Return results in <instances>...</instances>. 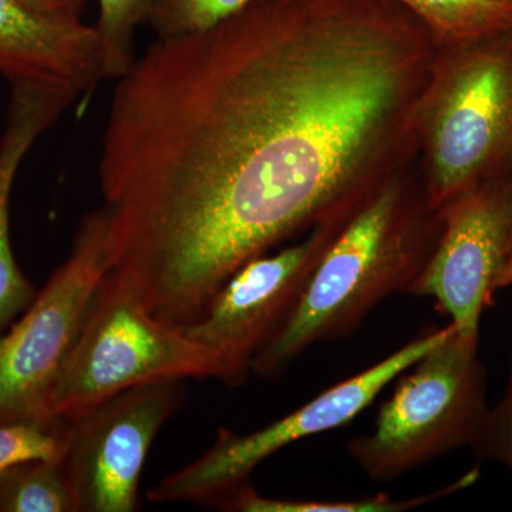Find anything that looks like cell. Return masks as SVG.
<instances>
[{"instance_id":"4fadbf2b","label":"cell","mask_w":512,"mask_h":512,"mask_svg":"<svg viewBox=\"0 0 512 512\" xmlns=\"http://www.w3.org/2000/svg\"><path fill=\"white\" fill-rule=\"evenodd\" d=\"M419 16L436 46L512 28V0H396Z\"/></svg>"},{"instance_id":"e0dca14e","label":"cell","mask_w":512,"mask_h":512,"mask_svg":"<svg viewBox=\"0 0 512 512\" xmlns=\"http://www.w3.org/2000/svg\"><path fill=\"white\" fill-rule=\"evenodd\" d=\"M99 32L104 53L106 79H119L134 62L133 40L144 22L147 0H97Z\"/></svg>"},{"instance_id":"8992f818","label":"cell","mask_w":512,"mask_h":512,"mask_svg":"<svg viewBox=\"0 0 512 512\" xmlns=\"http://www.w3.org/2000/svg\"><path fill=\"white\" fill-rule=\"evenodd\" d=\"M104 208L80 221L69 258L0 336V423L52 420L49 400L107 274Z\"/></svg>"},{"instance_id":"ba28073f","label":"cell","mask_w":512,"mask_h":512,"mask_svg":"<svg viewBox=\"0 0 512 512\" xmlns=\"http://www.w3.org/2000/svg\"><path fill=\"white\" fill-rule=\"evenodd\" d=\"M184 396L181 382L144 384L67 419V443L60 461L76 512L137 510L148 451Z\"/></svg>"},{"instance_id":"6da1fadb","label":"cell","mask_w":512,"mask_h":512,"mask_svg":"<svg viewBox=\"0 0 512 512\" xmlns=\"http://www.w3.org/2000/svg\"><path fill=\"white\" fill-rule=\"evenodd\" d=\"M436 43L396 0H249L120 76L99 161L107 269L185 329L276 245L419 156Z\"/></svg>"},{"instance_id":"7c38bea8","label":"cell","mask_w":512,"mask_h":512,"mask_svg":"<svg viewBox=\"0 0 512 512\" xmlns=\"http://www.w3.org/2000/svg\"><path fill=\"white\" fill-rule=\"evenodd\" d=\"M80 94L67 87L13 83L8 123L0 138V336L35 301V286L20 271L10 241V198L23 158Z\"/></svg>"},{"instance_id":"44dd1931","label":"cell","mask_w":512,"mask_h":512,"mask_svg":"<svg viewBox=\"0 0 512 512\" xmlns=\"http://www.w3.org/2000/svg\"><path fill=\"white\" fill-rule=\"evenodd\" d=\"M512 285V249L510 254L505 258L503 266H501L500 271H498L497 276H495V281L493 285L494 293L501 291V289L508 288V286Z\"/></svg>"},{"instance_id":"5bb4252c","label":"cell","mask_w":512,"mask_h":512,"mask_svg":"<svg viewBox=\"0 0 512 512\" xmlns=\"http://www.w3.org/2000/svg\"><path fill=\"white\" fill-rule=\"evenodd\" d=\"M477 478L478 471L473 470L456 483L448 484L433 493L403 498V500H397L389 494L343 501L279 500V498L259 495L251 485L247 484L225 501L222 507L228 511L239 512H403L433 503L446 495H453L467 488L468 485L476 483Z\"/></svg>"},{"instance_id":"277c9868","label":"cell","mask_w":512,"mask_h":512,"mask_svg":"<svg viewBox=\"0 0 512 512\" xmlns=\"http://www.w3.org/2000/svg\"><path fill=\"white\" fill-rule=\"evenodd\" d=\"M222 377L210 349L151 315L107 272L50 394L49 413L69 419L133 387Z\"/></svg>"},{"instance_id":"7402d4cb","label":"cell","mask_w":512,"mask_h":512,"mask_svg":"<svg viewBox=\"0 0 512 512\" xmlns=\"http://www.w3.org/2000/svg\"><path fill=\"white\" fill-rule=\"evenodd\" d=\"M511 249H512V239H511Z\"/></svg>"},{"instance_id":"3957f363","label":"cell","mask_w":512,"mask_h":512,"mask_svg":"<svg viewBox=\"0 0 512 512\" xmlns=\"http://www.w3.org/2000/svg\"><path fill=\"white\" fill-rule=\"evenodd\" d=\"M416 131L417 167L436 211L512 174V28L436 46Z\"/></svg>"},{"instance_id":"8fae6325","label":"cell","mask_w":512,"mask_h":512,"mask_svg":"<svg viewBox=\"0 0 512 512\" xmlns=\"http://www.w3.org/2000/svg\"><path fill=\"white\" fill-rule=\"evenodd\" d=\"M0 73L13 83H43L83 94L106 79L96 26L43 15L20 0H0Z\"/></svg>"},{"instance_id":"ffe728a7","label":"cell","mask_w":512,"mask_h":512,"mask_svg":"<svg viewBox=\"0 0 512 512\" xmlns=\"http://www.w3.org/2000/svg\"><path fill=\"white\" fill-rule=\"evenodd\" d=\"M29 8L60 19H83L84 8L89 0H20Z\"/></svg>"},{"instance_id":"30bf717a","label":"cell","mask_w":512,"mask_h":512,"mask_svg":"<svg viewBox=\"0 0 512 512\" xmlns=\"http://www.w3.org/2000/svg\"><path fill=\"white\" fill-rule=\"evenodd\" d=\"M441 215L439 242L407 295L434 299L458 336L480 343L481 316L511 251L512 174L464 191Z\"/></svg>"},{"instance_id":"5b68a950","label":"cell","mask_w":512,"mask_h":512,"mask_svg":"<svg viewBox=\"0 0 512 512\" xmlns=\"http://www.w3.org/2000/svg\"><path fill=\"white\" fill-rule=\"evenodd\" d=\"M478 345L454 328L410 367L380 409L375 430L346 447L366 476L394 480L471 446L490 409Z\"/></svg>"},{"instance_id":"ac0fdd59","label":"cell","mask_w":512,"mask_h":512,"mask_svg":"<svg viewBox=\"0 0 512 512\" xmlns=\"http://www.w3.org/2000/svg\"><path fill=\"white\" fill-rule=\"evenodd\" d=\"M249 0H147L144 22L158 39L207 30L244 8Z\"/></svg>"},{"instance_id":"7a4b0ae2","label":"cell","mask_w":512,"mask_h":512,"mask_svg":"<svg viewBox=\"0 0 512 512\" xmlns=\"http://www.w3.org/2000/svg\"><path fill=\"white\" fill-rule=\"evenodd\" d=\"M443 215L416 163L373 192L319 259L284 325L255 357L252 373L274 377L315 343L355 332L394 293H407L439 242Z\"/></svg>"},{"instance_id":"9a60e30c","label":"cell","mask_w":512,"mask_h":512,"mask_svg":"<svg viewBox=\"0 0 512 512\" xmlns=\"http://www.w3.org/2000/svg\"><path fill=\"white\" fill-rule=\"evenodd\" d=\"M0 512H76L62 461L0 470Z\"/></svg>"},{"instance_id":"2e32d148","label":"cell","mask_w":512,"mask_h":512,"mask_svg":"<svg viewBox=\"0 0 512 512\" xmlns=\"http://www.w3.org/2000/svg\"><path fill=\"white\" fill-rule=\"evenodd\" d=\"M67 429L64 417L0 423V470L33 461L62 460Z\"/></svg>"},{"instance_id":"d6986e66","label":"cell","mask_w":512,"mask_h":512,"mask_svg":"<svg viewBox=\"0 0 512 512\" xmlns=\"http://www.w3.org/2000/svg\"><path fill=\"white\" fill-rule=\"evenodd\" d=\"M470 448L478 460L503 464L512 476V352L503 397L488 409Z\"/></svg>"},{"instance_id":"9c48e42d","label":"cell","mask_w":512,"mask_h":512,"mask_svg":"<svg viewBox=\"0 0 512 512\" xmlns=\"http://www.w3.org/2000/svg\"><path fill=\"white\" fill-rule=\"evenodd\" d=\"M348 220L318 225L278 254L252 259L184 329L218 357L222 382L238 386L248 379L255 357L291 315L313 269Z\"/></svg>"},{"instance_id":"52a82bcc","label":"cell","mask_w":512,"mask_h":512,"mask_svg":"<svg viewBox=\"0 0 512 512\" xmlns=\"http://www.w3.org/2000/svg\"><path fill=\"white\" fill-rule=\"evenodd\" d=\"M454 325L423 333L379 363L343 380L295 412L251 434L221 429L207 453L171 474L150 491L160 503L194 501L221 505L249 484L252 471L266 458L296 441L339 429L367 409L387 384L409 370L453 332Z\"/></svg>"}]
</instances>
